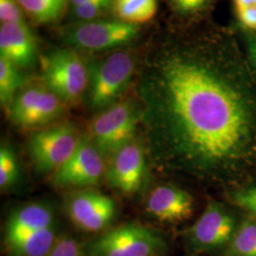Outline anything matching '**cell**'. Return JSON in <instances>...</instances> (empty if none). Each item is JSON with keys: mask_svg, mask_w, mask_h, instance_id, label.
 Here are the masks:
<instances>
[{"mask_svg": "<svg viewBox=\"0 0 256 256\" xmlns=\"http://www.w3.org/2000/svg\"><path fill=\"white\" fill-rule=\"evenodd\" d=\"M104 170L101 151L86 140H81L74 155L55 170L52 182L62 187H88L100 182Z\"/></svg>", "mask_w": 256, "mask_h": 256, "instance_id": "10", "label": "cell"}, {"mask_svg": "<svg viewBox=\"0 0 256 256\" xmlns=\"http://www.w3.org/2000/svg\"><path fill=\"white\" fill-rule=\"evenodd\" d=\"M144 153L136 142H131L114 155L108 171L112 187L124 194L137 192L146 174Z\"/></svg>", "mask_w": 256, "mask_h": 256, "instance_id": "12", "label": "cell"}, {"mask_svg": "<svg viewBox=\"0 0 256 256\" xmlns=\"http://www.w3.org/2000/svg\"><path fill=\"white\" fill-rule=\"evenodd\" d=\"M116 18L128 24H144L155 18L156 0H114L112 4Z\"/></svg>", "mask_w": 256, "mask_h": 256, "instance_id": "17", "label": "cell"}, {"mask_svg": "<svg viewBox=\"0 0 256 256\" xmlns=\"http://www.w3.org/2000/svg\"><path fill=\"white\" fill-rule=\"evenodd\" d=\"M162 242L153 230L137 224L111 230L90 247V256H156Z\"/></svg>", "mask_w": 256, "mask_h": 256, "instance_id": "7", "label": "cell"}, {"mask_svg": "<svg viewBox=\"0 0 256 256\" xmlns=\"http://www.w3.org/2000/svg\"><path fill=\"white\" fill-rule=\"evenodd\" d=\"M236 12L256 6V0H232Z\"/></svg>", "mask_w": 256, "mask_h": 256, "instance_id": "28", "label": "cell"}, {"mask_svg": "<svg viewBox=\"0 0 256 256\" xmlns=\"http://www.w3.org/2000/svg\"><path fill=\"white\" fill-rule=\"evenodd\" d=\"M226 256H256V222L245 220L238 225Z\"/></svg>", "mask_w": 256, "mask_h": 256, "instance_id": "19", "label": "cell"}, {"mask_svg": "<svg viewBox=\"0 0 256 256\" xmlns=\"http://www.w3.org/2000/svg\"><path fill=\"white\" fill-rule=\"evenodd\" d=\"M146 210L160 222H182L191 218L194 198L189 192L180 188L170 185L158 186L149 194Z\"/></svg>", "mask_w": 256, "mask_h": 256, "instance_id": "13", "label": "cell"}, {"mask_svg": "<svg viewBox=\"0 0 256 256\" xmlns=\"http://www.w3.org/2000/svg\"><path fill=\"white\" fill-rule=\"evenodd\" d=\"M104 10H108L110 6H112L114 0H96Z\"/></svg>", "mask_w": 256, "mask_h": 256, "instance_id": "30", "label": "cell"}, {"mask_svg": "<svg viewBox=\"0 0 256 256\" xmlns=\"http://www.w3.org/2000/svg\"><path fill=\"white\" fill-rule=\"evenodd\" d=\"M95 1H96V0H95ZM96 2H97V1H96ZM97 3H98V2H97Z\"/></svg>", "mask_w": 256, "mask_h": 256, "instance_id": "32", "label": "cell"}, {"mask_svg": "<svg viewBox=\"0 0 256 256\" xmlns=\"http://www.w3.org/2000/svg\"><path fill=\"white\" fill-rule=\"evenodd\" d=\"M21 9L40 24L52 23L60 18L68 0H16Z\"/></svg>", "mask_w": 256, "mask_h": 256, "instance_id": "18", "label": "cell"}, {"mask_svg": "<svg viewBox=\"0 0 256 256\" xmlns=\"http://www.w3.org/2000/svg\"><path fill=\"white\" fill-rule=\"evenodd\" d=\"M64 102L46 86H34L18 93L9 108L12 120L22 128H36L58 118Z\"/></svg>", "mask_w": 256, "mask_h": 256, "instance_id": "8", "label": "cell"}, {"mask_svg": "<svg viewBox=\"0 0 256 256\" xmlns=\"http://www.w3.org/2000/svg\"><path fill=\"white\" fill-rule=\"evenodd\" d=\"M101 5L96 1H90L84 5H80L72 8V14L74 18L79 20L80 22H88L98 18L102 12Z\"/></svg>", "mask_w": 256, "mask_h": 256, "instance_id": "24", "label": "cell"}, {"mask_svg": "<svg viewBox=\"0 0 256 256\" xmlns=\"http://www.w3.org/2000/svg\"><path fill=\"white\" fill-rule=\"evenodd\" d=\"M248 54L250 61L256 70V34L248 41Z\"/></svg>", "mask_w": 256, "mask_h": 256, "instance_id": "29", "label": "cell"}, {"mask_svg": "<svg viewBox=\"0 0 256 256\" xmlns=\"http://www.w3.org/2000/svg\"><path fill=\"white\" fill-rule=\"evenodd\" d=\"M52 225L54 214L48 207L42 204L24 206L10 216L6 230V241L52 228Z\"/></svg>", "mask_w": 256, "mask_h": 256, "instance_id": "15", "label": "cell"}, {"mask_svg": "<svg viewBox=\"0 0 256 256\" xmlns=\"http://www.w3.org/2000/svg\"><path fill=\"white\" fill-rule=\"evenodd\" d=\"M36 38L26 23L1 24L0 57L18 68H28L36 61Z\"/></svg>", "mask_w": 256, "mask_h": 256, "instance_id": "14", "label": "cell"}, {"mask_svg": "<svg viewBox=\"0 0 256 256\" xmlns=\"http://www.w3.org/2000/svg\"><path fill=\"white\" fill-rule=\"evenodd\" d=\"M42 77L48 88L70 104L82 100L90 84V72L80 55L60 48L42 60Z\"/></svg>", "mask_w": 256, "mask_h": 256, "instance_id": "2", "label": "cell"}, {"mask_svg": "<svg viewBox=\"0 0 256 256\" xmlns=\"http://www.w3.org/2000/svg\"><path fill=\"white\" fill-rule=\"evenodd\" d=\"M24 84V78L18 68L0 57V101L5 108H10L16 92Z\"/></svg>", "mask_w": 256, "mask_h": 256, "instance_id": "20", "label": "cell"}, {"mask_svg": "<svg viewBox=\"0 0 256 256\" xmlns=\"http://www.w3.org/2000/svg\"><path fill=\"white\" fill-rule=\"evenodd\" d=\"M135 68V60L126 52L108 55L92 64L90 72V102L93 108L112 106L126 90Z\"/></svg>", "mask_w": 256, "mask_h": 256, "instance_id": "3", "label": "cell"}, {"mask_svg": "<svg viewBox=\"0 0 256 256\" xmlns=\"http://www.w3.org/2000/svg\"><path fill=\"white\" fill-rule=\"evenodd\" d=\"M68 212L74 224L86 232H99L108 226L115 216V203L97 192H77L68 202Z\"/></svg>", "mask_w": 256, "mask_h": 256, "instance_id": "11", "label": "cell"}, {"mask_svg": "<svg viewBox=\"0 0 256 256\" xmlns=\"http://www.w3.org/2000/svg\"><path fill=\"white\" fill-rule=\"evenodd\" d=\"M240 24L250 30L256 32V6L236 12Z\"/></svg>", "mask_w": 256, "mask_h": 256, "instance_id": "27", "label": "cell"}, {"mask_svg": "<svg viewBox=\"0 0 256 256\" xmlns=\"http://www.w3.org/2000/svg\"><path fill=\"white\" fill-rule=\"evenodd\" d=\"M0 22L8 23H25L21 7L16 0H0Z\"/></svg>", "mask_w": 256, "mask_h": 256, "instance_id": "22", "label": "cell"}, {"mask_svg": "<svg viewBox=\"0 0 256 256\" xmlns=\"http://www.w3.org/2000/svg\"><path fill=\"white\" fill-rule=\"evenodd\" d=\"M56 240L54 230L50 228L10 240L7 244L10 252L16 256H46Z\"/></svg>", "mask_w": 256, "mask_h": 256, "instance_id": "16", "label": "cell"}, {"mask_svg": "<svg viewBox=\"0 0 256 256\" xmlns=\"http://www.w3.org/2000/svg\"><path fill=\"white\" fill-rule=\"evenodd\" d=\"M210 0H171L174 9L178 12L189 14L202 12L205 9Z\"/></svg>", "mask_w": 256, "mask_h": 256, "instance_id": "25", "label": "cell"}, {"mask_svg": "<svg viewBox=\"0 0 256 256\" xmlns=\"http://www.w3.org/2000/svg\"><path fill=\"white\" fill-rule=\"evenodd\" d=\"M137 124V111L128 102H122L104 110L92 120L90 129L101 153L115 155L132 142Z\"/></svg>", "mask_w": 256, "mask_h": 256, "instance_id": "5", "label": "cell"}, {"mask_svg": "<svg viewBox=\"0 0 256 256\" xmlns=\"http://www.w3.org/2000/svg\"><path fill=\"white\" fill-rule=\"evenodd\" d=\"M164 110L185 156L202 166L225 164L247 146L252 114L244 94L216 70L172 56L160 72Z\"/></svg>", "mask_w": 256, "mask_h": 256, "instance_id": "1", "label": "cell"}, {"mask_svg": "<svg viewBox=\"0 0 256 256\" xmlns=\"http://www.w3.org/2000/svg\"><path fill=\"white\" fill-rule=\"evenodd\" d=\"M18 176V164L14 153L7 146L0 149V186L7 188Z\"/></svg>", "mask_w": 256, "mask_h": 256, "instance_id": "21", "label": "cell"}, {"mask_svg": "<svg viewBox=\"0 0 256 256\" xmlns=\"http://www.w3.org/2000/svg\"><path fill=\"white\" fill-rule=\"evenodd\" d=\"M234 200L239 206L256 216V186L238 191L234 196Z\"/></svg>", "mask_w": 256, "mask_h": 256, "instance_id": "26", "label": "cell"}, {"mask_svg": "<svg viewBox=\"0 0 256 256\" xmlns=\"http://www.w3.org/2000/svg\"><path fill=\"white\" fill-rule=\"evenodd\" d=\"M46 256H82L79 243L74 238L57 239L50 252Z\"/></svg>", "mask_w": 256, "mask_h": 256, "instance_id": "23", "label": "cell"}, {"mask_svg": "<svg viewBox=\"0 0 256 256\" xmlns=\"http://www.w3.org/2000/svg\"><path fill=\"white\" fill-rule=\"evenodd\" d=\"M236 216L218 202H210L202 216L187 234L188 246L192 252H212L229 245L236 230Z\"/></svg>", "mask_w": 256, "mask_h": 256, "instance_id": "6", "label": "cell"}, {"mask_svg": "<svg viewBox=\"0 0 256 256\" xmlns=\"http://www.w3.org/2000/svg\"><path fill=\"white\" fill-rule=\"evenodd\" d=\"M140 28L117 20L81 22L66 30L64 41L70 46L84 50L99 52L119 48L132 42Z\"/></svg>", "mask_w": 256, "mask_h": 256, "instance_id": "4", "label": "cell"}, {"mask_svg": "<svg viewBox=\"0 0 256 256\" xmlns=\"http://www.w3.org/2000/svg\"><path fill=\"white\" fill-rule=\"evenodd\" d=\"M80 142L72 126H58L34 133L30 140L28 149L37 168L46 172L57 170L66 162Z\"/></svg>", "mask_w": 256, "mask_h": 256, "instance_id": "9", "label": "cell"}, {"mask_svg": "<svg viewBox=\"0 0 256 256\" xmlns=\"http://www.w3.org/2000/svg\"><path fill=\"white\" fill-rule=\"evenodd\" d=\"M70 5L72 7H77V6H80V5H84L86 3H88L90 1H95V0H70Z\"/></svg>", "mask_w": 256, "mask_h": 256, "instance_id": "31", "label": "cell"}]
</instances>
